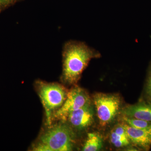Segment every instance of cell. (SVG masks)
I'll return each mask as SVG.
<instances>
[{
  "label": "cell",
  "instance_id": "277c9868",
  "mask_svg": "<svg viewBox=\"0 0 151 151\" xmlns=\"http://www.w3.org/2000/svg\"><path fill=\"white\" fill-rule=\"evenodd\" d=\"M90 104L91 101L88 93L84 89L75 85L68 91L65 102L53 114L52 124L59 121L66 122L68 116L71 112Z\"/></svg>",
  "mask_w": 151,
  "mask_h": 151
},
{
  "label": "cell",
  "instance_id": "9c48e42d",
  "mask_svg": "<svg viewBox=\"0 0 151 151\" xmlns=\"http://www.w3.org/2000/svg\"><path fill=\"white\" fill-rule=\"evenodd\" d=\"M110 141L113 146L117 148L127 146L129 144L130 140L127 131L122 124L115 127L111 132Z\"/></svg>",
  "mask_w": 151,
  "mask_h": 151
},
{
  "label": "cell",
  "instance_id": "4fadbf2b",
  "mask_svg": "<svg viewBox=\"0 0 151 151\" xmlns=\"http://www.w3.org/2000/svg\"><path fill=\"white\" fill-rule=\"evenodd\" d=\"M147 92L149 97L151 99V71L150 77H149L148 81L147 83Z\"/></svg>",
  "mask_w": 151,
  "mask_h": 151
},
{
  "label": "cell",
  "instance_id": "7a4b0ae2",
  "mask_svg": "<svg viewBox=\"0 0 151 151\" xmlns=\"http://www.w3.org/2000/svg\"><path fill=\"white\" fill-rule=\"evenodd\" d=\"M75 131L66 122H54L42 131L30 150L70 151L75 144Z\"/></svg>",
  "mask_w": 151,
  "mask_h": 151
},
{
  "label": "cell",
  "instance_id": "8992f818",
  "mask_svg": "<svg viewBox=\"0 0 151 151\" xmlns=\"http://www.w3.org/2000/svg\"><path fill=\"white\" fill-rule=\"evenodd\" d=\"M93 121L94 112L90 104L71 112L68 116L65 122L74 131H81L91 126Z\"/></svg>",
  "mask_w": 151,
  "mask_h": 151
},
{
  "label": "cell",
  "instance_id": "ba28073f",
  "mask_svg": "<svg viewBox=\"0 0 151 151\" xmlns=\"http://www.w3.org/2000/svg\"><path fill=\"white\" fill-rule=\"evenodd\" d=\"M124 116L151 122V103H140L127 106L123 109Z\"/></svg>",
  "mask_w": 151,
  "mask_h": 151
},
{
  "label": "cell",
  "instance_id": "3957f363",
  "mask_svg": "<svg viewBox=\"0 0 151 151\" xmlns=\"http://www.w3.org/2000/svg\"><path fill=\"white\" fill-rule=\"evenodd\" d=\"M35 87L43 105L45 115V124H52V116L65 102L68 91L62 84L56 82H47L37 80Z\"/></svg>",
  "mask_w": 151,
  "mask_h": 151
},
{
  "label": "cell",
  "instance_id": "6da1fadb",
  "mask_svg": "<svg viewBox=\"0 0 151 151\" xmlns=\"http://www.w3.org/2000/svg\"><path fill=\"white\" fill-rule=\"evenodd\" d=\"M100 53L81 42L70 41L65 44L63 52V83L75 85L92 58H99Z\"/></svg>",
  "mask_w": 151,
  "mask_h": 151
},
{
  "label": "cell",
  "instance_id": "30bf717a",
  "mask_svg": "<svg viewBox=\"0 0 151 151\" xmlns=\"http://www.w3.org/2000/svg\"><path fill=\"white\" fill-rule=\"evenodd\" d=\"M103 139L99 134L97 133H89L87 134V138L82 151H97L103 147Z\"/></svg>",
  "mask_w": 151,
  "mask_h": 151
},
{
  "label": "cell",
  "instance_id": "52a82bcc",
  "mask_svg": "<svg viewBox=\"0 0 151 151\" xmlns=\"http://www.w3.org/2000/svg\"><path fill=\"white\" fill-rule=\"evenodd\" d=\"M122 124L126 129L130 141L144 150L150 149L151 146V129H136L124 122Z\"/></svg>",
  "mask_w": 151,
  "mask_h": 151
},
{
  "label": "cell",
  "instance_id": "7c38bea8",
  "mask_svg": "<svg viewBox=\"0 0 151 151\" xmlns=\"http://www.w3.org/2000/svg\"><path fill=\"white\" fill-rule=\"evenodd\" d=\"M16 0H0V9L6 7Z\"/></svg>",
  "mask_w": 151,
  "mask_h": 151
},
{
  "label": "cell",
  "instance_id": "5b68a950",
  "mask_svg": "<svg viewBox=\"0 0 151 151\" xmlns=\"http://www.w3.org/2000/svg\"><path fill=\"white\" fill-rule=\"evenodd\" d=\"M100 125L105 127L114 120L120 109L121 100L117 95L99 93L93 97Z\"/></svg>",
  "mask_w": 151,
  "mask_h": 151
},
{
  "label": "cell",
  "instance_id": "8fae6325",
  "mask_svg": "<svg viewBox=\"0 0 151 151\" xmlns=\"http://www.w3.org/2000/svg\"><path fill=\"white\" fill-rule=\"evenodd\" d=\"M122 120L126 124L136 129L143 130L151 129V122L124 116L122 118Z\"/></svg>",
  "mask_w": 151,
  "mask_h": 151
}]
</instances>
